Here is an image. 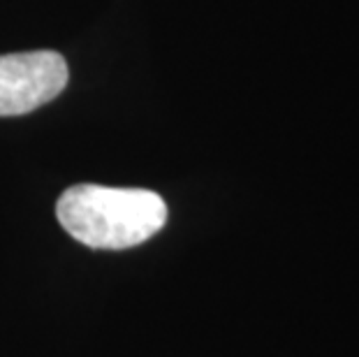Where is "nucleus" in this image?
Wrapping results in <instances>:
<instances>
[{
	"instance_id": "f257e3e1",
	"label": "nucleus",
	"mask_w": 359,
	"mask_h": 357,
	"mask_svg": "<svg viewBox=\"0 0 359 357\" xmlns=\"http://www.w3.org/2000/svg\"><path fill=\"white\" fill-rule=\"evenodd\" d=\"M58 223L79 244L95 250H126L158 234L167 223V204L154 191L72 186L58 197Z\"/></svg>"
},
{
	"instance_id": "f03ea898",
	"label": "nucleus",
	"mask_w": 359,
	"mask_h": 357,
	"mask_svg": "<svg viewBox=\"0 0 359 357\" xmlns=\"http://www.w3.org/2000/svg\"><path fill=\"white\" fill-rule=\"evenodd\" d=\"M67 63L56 51H21L0 56V116H21L60 95Z\"/></svg>"
}]
</instances>
